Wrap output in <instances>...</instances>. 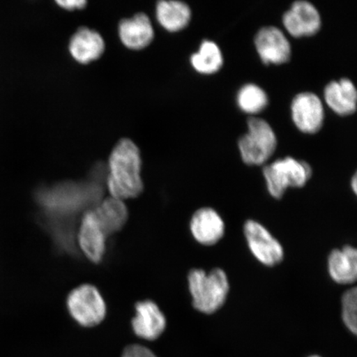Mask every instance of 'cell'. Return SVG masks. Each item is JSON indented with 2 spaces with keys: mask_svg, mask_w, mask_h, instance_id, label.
Returning <instances> with one entry per match:
<instances>
[{
  "mask_svg": "<svg viewBox=\"0 0 357 357\" xmlns=\"http://www.w3.org/2000/svg\"><path fill=\"white\" fill-rule=\"evenodd\" d=\"M139 149L129 139H122L115 146L109 159L107 188L111 197L119 199L137 197L144 190L141 176Z\"/></svg>",
  "mask_w": 357,
  "mask_h": 357,
  "instance_id": "cell-1",
  "label": "cell"
},
{
  "mask_svg": "<svg viewBox=\"0 0 357 357\" xmlns=\"http://www.w3.org/2000/svg\"><path fill=\"white\" fill-rule=\"evenodd\" d=\"M101 190L96 184L64 183L40 190L38 203L52 216H70L99 200Z\"/></svg>",
  "mask_w": 357,
  "mask_h": 357,
  "instance_id": "cell-2",
  "label": "cell"
},
{
  "mask_svg": "<svg viewBox=\"0 0 357 357\" xmlns=\"http://www.w3.org/2000/svg\"><path fill=\"white\" fill-rule=\"evenodd\" d=\"M193 306L204 314H213L225 305L229 293V282L225 271L216 268L207 273L192 270L188 275Z\"/></svg>",
  "mask_w": 357,
  "mask_h": 357,
  "instance_id": "cell-3",
  "label": "cell"
},
{
  "mask_svg": "<svg viewBox=\"0 0 357 357\" xmlns=\"http://www.w3.org/2000/svg\"><path fill=\"white\" fill-rule=\"evenodd\" d=\"M268 192L272 197L282 198L289 188H301L312 176V168L305 162L293 158L275 160L263 169Z\"/></svg>",
  "mask_w": 357,
  "mask_h": 357,
  "instance_id": "cell-4",
  "label": "cell"
},
{
  "mask_svg": "<svg viewBox=\"0 0 357 357\" xmlns=\"http://www.w3.org/2000/svg\"><path fill=\"white\" fill-rule=\"evenodd\" d=\"M248 127L238 142L241 156L249 166H261L273 155L278 138L271 125L261 119H250Z\"/></svg>",
  "mask_w": 357,
  "mask_h": 357,
  "instance_id": "cell-5",
  "label": "cell"
},
{
  "mask_svg": "<svg viewBox=\"0 0 357 357\" xmlns=\"http://www.w3.org/2000/svg\"><path fill=\"white\" fill-rule=\"evenodd\" d=\"M66 303L71 317L84 328L96 327L105 319V301L99 289L92 284H82L73 289Z\"/></svg>",
  "mask_w": 357,
  "mask_h": 357,
  "instance_id": "cell-6",
  "label": "cell"
},
{
  "mask_svg": "<svg viewBox=\"0 0 357 357\" xmlns=\"http://www.w3.org/2000/svg\"><path fill=\"white\" fill-rule=\"evenodd\" d=\"M244 234L253 256L261 264L274 266L283 261L282 245L261 223L248 220L244 225Z\"/></svg>",
  "mask_w": 357,
  "mask_h": 357,
  "instance_id": "cell-7",
  "label": "cell"
},
{
  "mask_svg": "<svg viewBox=\"0 0 357 357\" xmlns=\"http://www.w3.org/2000/svg\"><path fill=\"white\" fill-rule=\"evenodd\" d=\"M291 111L293 121L302 132L314 134L323 127L324 105L314 93H301L294 97Z\"/></svg>",
  "mask_w": 357,
  "mask_h": 357,
  "instance_id": "cell-8",
  "label": "cell"
},
{
  "mask_svg": "<svg viewBox=\"0 0 357 357\" xmlns=\"http://www.w3.org/2000/svg\"><path fill=\"white\" fill-rule=\"evenodd\" d=\"M283 24L294 38L310 37L319 32L321 17L314 4L307 0H297L284 13Z\"/></svg>",
  "mask_w": 357,
  "mask_h": 357,
  "instance_id": "cell-9",
  "label": "cell"
},
{
  "mask_svg": "<svg viewBox=\"0 0 357 357\" xmlns=\"http://www.w3.org/2000/svg\"><path fill=\"white\" fill-rule=\"evenodd\" d=\"M259 56L266 64H284L291 56V47L285 35L275 26H266L259 31L255 38Z\"/></svg>",
  "mask_w": 357,
  "mask_h": 357,
  "instance_id": "cell-10",
  "label": "cell"
},
{
  "mask_svg": "<svg viewBox=\"0 0 357 357\" xmlns=\"http://www.w3.org/2000/svg\"><path fill=\"white\" fill-rule=\"evenodd\" d=\"M136 315L132 321L134 333L147 341H154L162 336L167 328V319L158 305L151 301L138 302Z\"/></svg>",
  "mask_w": 357,
  "mask_h": 357,
  "instance_id": "cell-11",
  "label": "cell"
},
{
  "mask_svg": "<svg viewBox=\"0 0 357 357\" xmlns=\"http://www.w3.org/2000/svg\"><path fill=\"white\" fill-rule=\"evenodd\" d=\"M106 236L93 211L84 213L78 231L80 249L89 261L99 263L106 252Z\"/></svg>",
  "mask_w": 357,
  "mask_h": 357,
  "instance_id": "cell-12",
  "label": "cell"
},
{
  "mask_svg": "<svg viewBox=\"0 0 357 357\" xmlns=\"http://www.w3.org/2000/svg\"><path fill=\"white\" fill-rule=\"evenodd\" d=\"M190 227L194 238L205 245L220 242L225 233V222L211 208H202L196 211L192 216Z\"/></svg>",
  "mask_w": 357,
  "mask_h": 357,
  "instance_id": "cell-13",
  "label": "cell"
},
{
  "mask_svg": "<svg viewBox=\"0 0 357 357\" xmlns=\"http://www.w3.org/2000/svg\"><path fill=\"white\" fill-rule=\"evenodd\" d=\"M119 37L125 47L132 50L145 48L153 41L154 30L149 17L137 13L132 19L120 22Z\"/></svg>",
  "mask_w": 357,
  "mask_h": 357,
  "instance_id": "cell-14",
  "label": "cell"
},
{
  "mask_svg": "<svg viewBox=\"0 0 357 357\" xmlns=\"http://www.w3.org/2000/svg\"><path fill=\"white\" fill-rule=\"evenodd\" d=\"M105 47L104 39L99 33L88 28H80L71 38L69 50L75 60L87 64L100 58Z\"/></svg>",
  "mask_w": 357,
  "mask_h": 357,
  "instance_id": "cell-15",
  "label": "cell"
},
{
  "mask_svg": "<svg viewBox=\"0 0 357 357\" xmlns=\"http://www.w3.org/2000/svg\"><path fill=\"white\" fill-rule=\"evenodd\" d=\"M324 99L329 108L338 115H351L356 110L357 92L350 79L329 83L324 89Z\"/></svg>",
  "mask_w": 357,
  "mask_h": 357,
  "instance_id": "cell-16",
  "label": "cell"
},
{
  "mask_svg": "<svg viewBox=\"0 0 357 357\" xmlns=\"http://www.w3.org/2000/svg\"><path fill=\"white\" fill-rule=\"evenodd\" d=\"M328 273L335 282L351 284L357 278V251L351 245L335 249L328 261Z\"/></svg>",
  "mask_w": 357,
  "mask_h": 357,
  "instance_id": "cell-17",
  "label": "cell"
},
{
  "mask_svg": "<svg viewBox=\"0 0 357 357\" xmlns=\"http://www.w3.org/2000/svg\"><path fill=\"white\" fill-rule=\"evenodd\" d=\"M156 17L165 29L178 32L189 24L191 10L188 4L180 0H159L156 4Z\"/></svg>",
  "mask_w": 357,
  "mask_h": 357,
  "instance_id": "cell-18",
  "label": "cell"
},
{
  "mask_svg": "<svg viewBox=\"0 0 357 357\" xmlns=\"http://www.w3.org/2000/svg\"><path fill=\"white\" fill-rule=\"evenodd\" d=\"M106 235L119 231L128 220V209L123 200L110 197L93 209Z\"/></svg>",
  "mask_w": 357,
  "mask_h": 357,
  "instance_id": "cell-19",
  "label": "cell"
},
{
  "mask_svg": "<svg viewBox=\"0 0 357 357\" xmlns=\"http://www.w3.org/2000/svg\"><path fill=\"white\" fill-rule=\"evenodd\" d=\"M190 61L199 73L212 75L221 69L223 58L220 48L215 43L204 41L201 44L199 51L191 56Z\"/></svg>",
  "mask_w": 357,
  "mask_h": 357,
  "instance_id": "cell-20",
  "label": "cell"
},
{
  "mask_svg": "<svg viewBox=\"0 0 357 357\" xmlns=\"http://www.w3.org/2000/svg\"><path fill=\"white\" fill-rule=\"evenodd\" d=\"M239 108L248 114H257L266 108L268 97L261 87L256 84H245L238 95Z\"/></svg>",
  "mask_w": 357,
  "mask_h": 357,
  "instance_id": "cell-21",
  "label": "cell"
},
{
  "mask_svg": "<svg viewBox=\"0 0 357 357\" xmlns=\"http://www.w3.org/2000/svg\"><path fill=\"white\" fill-rule=\"evenodd\" d=\"M342 318L351 333H357V289L352 288L342 298Z\"/></svg>",
  "mask_w": 357,
  "mask_h": 357,
  "instance_id": "cell-22",
  "label": "cell"
},
{
  "mask_svg": "<svg viewBox=\"0 0 357 357\" xmlns=\"http://www.w3.org/2000/svg\"><path fill=\"white\" fill-rule=\"evenodd\" d=\"M122 357H158L154 352L144 346L132 344L125 348Z\"/></svg>",
  "mask_w": 357,
  "mask_h": 357,
  "instance_id": "cell-23",
  "label": "cell"
},
{
  "mask_svg": "<svg viewBox=\"0 0 357 357\" xmlns=\"http://www.w3.org/2000/svg\"><path fill=\"white\" fill-rule=\"evenodd\" d=\"M56 3L65 10H82L86 7L87 0H55Z\"/></svg>",
  "mask_w": 357,
  "mask_h": 357,
  "instance_id": "cell-24",
  "label": "cell"
},
{
  "mask_svg": "<svg viewBox=\"0 0 357 357\" xmlns=\"http://www.w3.org/2000/svg\"><path fill=\"white\" fill-rule=\"evenodd\" d=\"M351 185L352 190H354V193L356 194V192H357V177H356V174L354 176V177H352V178H351Z\"/></svg>",
  "mask_w": 357,
  "mask_h": 357,
  "instance_id": "cell-25",
  "label": "cell"
},
{
  "mask_svg": "<svg viewBox=\"0 0 357 357\" xmlns=\"http://www.w3.org/2000/svg\"><path fill=\"white\" fill-rule=\"evenodd\" d=\"M310 357H321V356H311Z\"/></svg>",
  "mask_w": 357,
  "mask_h": 357,
  "instance_id": "cell-26",
  "label": "cell"
}]
</instances>
